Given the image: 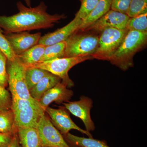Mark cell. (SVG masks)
Wrapping results in <instances>:
<instances>
[{"mask_svg": "<svg viewBox=\"0 0 147 147\" xmlns=\"http://www.w3.org/2000/svg\"><path fill=\"white\" fill-rule=\"evenodd\" d=\"M18 12L10 16H0V29L5 34L51 28L65 18L64 14H49L43 2L34 7L16 3Z\"/></svg>", "mask_w": 147, "mask_h": 147, "instance_id": "6da1fadb", "label": "cell"}, {"mask_svg": "<svg viewBox=\"0 0 147 147\" xmlns=\"http://www.w3.org/2000/svg\"><path fill=\"white\" fill-rule=\"evenodd\" d=\"M147 40V32L129 30L110 61L122 70H127L133 66V57L146 45Z\"/></svg>", "mask_w": 147, "mask_h": 147, "instance_id": "7a4b0ae2", "label": "cell"}, {"mask_svg": "<svg viewBox=\"0 0 147 147\" xmlns=\"http://www.w3.org/2000/svg\"><path fill=\"white\" fill-rule=\"evenodd\" d=\"M99 36L76 31L66 40L65 58L91 56L97 49Z\"/></svg>", "mask_w": 147, "mask_h": 147, "instance_id": "3957f363", "label": "cell"}, {"mask_svg": "<svg viewBox=\"0 0 147 147\" xmlns=\"http://www.w3.org/2000/svg\"><path fill=\"white\" fill-rule=\"evenodd\" d=\"M92 58L91 56H90L59 58L38 63L29 67L44 69L59 77L61 79V82L65 84L67 88H70L74 86V83L69 76V71L76 65Z\"/></svg>", "mask_w": 147, "mask_h": 147, "instance_id": "277c9868", "label": "cell"}, {"mask_svg": "<svg viewBox=\"0 0 147 147\" xmlns=\"http://www.w3.org/2000/svg\"><path fill=\"white\" fill-rule=\"evenodd\" d=\"M128 30L107 28L102 31L99 37L98 45L92 58L110 61L112 56L118 49Z\"/></svg>", "mask_w": 147, "mask_h": 147, "instance_id": "5b68a950", "label": "cell"}, {"mask_svg": "<svg viewBox=\"0 0 147 147\" xmlns=\"http://www.w3.org/2000/svg\"><path fill=\"white\" fill-rule=\"evenodd\" d=\"M27 68L17 57L13 61H7V71L11 97H18L26 99L33 98L30 94L26 82Z\"/></svg>", "mask_w": 147, "mask_h": 147, "instance_id": "8992f818", "label": "cell"}, {"mask_svg": "<svg viewBox=\"0 0 147 147\" xmlns=\"http://www.w3.org/2000/svg\"><path fill=\"white\" fill-rule=\"evenodd\" d=\"M36 129L42 147H71L45 114L40 119Z\"/></svg>", "mask_w": 147, "mask_h": 147, "instance_id": "52a82bcc", "label": "cell"}, {"mask_svg": "<svg viewBox=\"0 0 147 147\" xmlns=\"http://www.w3.org/2000/svg\"><path fill=\"white\" fill-rule=\"evenodd\" d=\"M54 126L63 135H66L71 129H76L89 138H92L91 134L87 130L80 128L74 122L69 115L68 111L65 108L55 109L48 107L45 109Z\"/></svg>", "mask_w": 147, "mask_h": 147, "instance_id": "ba28073f", "label": "cell"}, {"mask_svg": "<svg viewBox=\"0 0 147 147\" xmlns=\"http://www.w3.org/2000/svg\"><path fill=\"white\" fill-rule=\"evenodd\" d=\"M63 104L69 113L81 119L84 123L86 130L90 132L94 130L95 126L91 117L93 101L90 98L83 96L79 100L73 102L69 101Z\"/></svg>", "mask_w": 147, "mask_h": 147, "instance_id": "9c48e42d", "label": "cell"}, {"mask_svg": "<svg viewBox=\"0 0 147 147\" xmlns=\"http://www.w3.org/2000/svg\"><path fill=\"white\" fill-rule=\"evenodd\" d=\"M45 110L37 100L28 107L14 114L15 125L18 127H37L40 119L45 114Z\"/></svg>", "mask_w": 147, "mask_h": 147, "instance_id": "30bf717a", "label": "cell"}, {"mask_svg": "<svg viewBox=\"0 0 147 147\" xmlns=\"http://www.w3.org/2000/svg\"><path fill=\"white\" fill-rule=\"evenodd\" d=\"M129 17L126 14L110 9L100 19L96 21L84 31L101 32L107 28L124 30L126 28Z\"/></svg>", "mask_w": 147, "mask_h": 147, "instance_id": "8fae6325", "label": "cell"}, {"mask_svg": "<svg viewBox=\"0 0 147 147\" xmlns=\"http://www.w3.org/2000/svg\"><path fill=\"white\" fill-rule=\"evenodd\" d=\"M13 52L18 55L38 44L41 33L30 34L28 32L5 34Z\"/></svg>", "mask_w": 147, "mask_h": 147, "instance_id": "7c38bea8", "label": "cell"}, {"mask_svg": "<svg viewBox=\"0 0 147 147\" xmlns=\"http://www.w3.org/2000/svg\"><path fill=\"white\" fill-rule=\"evenodd\" d=\"M82 21L75 17L66 26L41 36L38 44L47 46L63 42L79 28Z\"/></svg>", "mask_w": 147, "mask_h": 147, "instance_id": "4fadbf2b", "label": "cell"}, {"mask_svg": "<svg viewBox=\"0 0 147 147\" xmlns=\"http://www.w3.org/2000/svg\"><path fill=\"white\" fill-rule=\"evenodd\" d=\"M73 95V91L68 89L65 84L61 82L45 92L38 102L45 110L53 102L61 103L68 102Z\"/></svg>", "mask_w": 147, "mask_h": 147, "instance_id": "5bb4252c", "label": "cell"}, {"mask_svg": "<svg viewBox=\"0 0 147 147\" xmlns=\"http://www.w3.org/2000/svg\"><path fill=\"white\" fill-rule=\"evenodd\" d=\"M61 82L59 77L49 72L29 90V93L32 98L38 101L45 92Z\"/></svg>", "mask_w": 147, "mask_h": 147, "instance_id": "9a60e30c", "label": "cell"}, {"mask_svg": "<svg viewBox=\"0 0 147 147\" xmlns=\"http://www.w3.org/2000/svg\"><path fill=\"white\" fill-rule=\"evenodd\" d=\"M111 0H99L94 9L82 21L77 31L84 32L90 26L104 16L110 9Z\"/></svg>", "mask_w": 147, "mask_h": 147, "instance_id": "2e32d148", "label": "cell"}, {"mask_svg": "<svg viewBox=\"0 0 147 147\" xmlns=\"http://www.w3.org/2000/svg\"><path fill=\"white\" fill-rule=\"evenodd\" d=\"M17 133L21 147H42L36 128L18 127Z\"/></svg>", "mask_w": 147, "mask_h": 147, "instance_id": "e0dca14e", "label": "cell"}, {"mask_svg": "<svg viewBox=\"0 0 147 147\" xmlns=\"http://www.w3.org/2000/svg\"><path fill=\"white\" fill-rule=\"evenodd\" d=\"M46 46L38 44L21 55H16L17 58L27 67L39 62Z\"/></svg>", "mask_w": 147, "mask_h": 147, "instance_id": "ac0fdd59", "label": "cell"}, {"mask_svg": "<svg viewBox=\"0 0 147 147\" xmlns=\"http://www.w3.org/2000/svg\"><path fill=\"white\" fill-rule=\"evenodd\" d=\"M63 137L71 147H109L104 141L93 138L79 137L69 132Z\"/></svg>", "mask_w": 147, "mask_h": 147, "instance_id": "d6986e66", "label": "cell"}, {"mask_svg": "<svg viewBox=\"0 0 147 147\" xmlns=\"http://www.w3.org/2000/svg\"><path fill=\"white\" fill-rule=\"evenodd\" d=\"M17 131L12 110L9 109L0 112V133L13 135Z\"/></svg>", "mask_w": 147, "mask_h": 147, "instance_id": "ffe728a7", "label": "cell"}, {"mask_svg": "<svg viewBox=\"0 0 147 147\" xmlns=\"http://www.w3.org/2000/svg\"><path fill=\"white\" fill-rule=\"evenodd\" d=\"M65 47V41L46 46L39 62L64 58Z\"/></svg>", "mask_w": 147, "mask_h": 147, "instance_id": "44dd1931", "label": "cell"}, {"mask_svg": "<svg viewBox=\"0 0 147 147\" xmlns=\"http://www.w3.org/2000/svg\"><path fill=\"white\" fill-rule=\"evenodd\" d=\"M49 73L48 71L42 69L35 67H27L26 72V80L29 91Z\"/></svg>", "mask_w": 147, "mask_h": 147, "instance_id": "7402d4cb", "label": "cell"}, {"mask_svg": "<svg viewBox=\"0 0 147 147\" xmlns=\"http://www.w3.org/2000/svg\"><path fill=\"white\" fill-rule=\"evenodd\" d=\"M126 29L128 30L147 32V13L129 18Z\"/></svg>", "mask_w": 147, "mask_h": 147, "instance_id": "603a6c76", "label": "cell"}, {"mask_svg": "<svg viewBox=\"0 0 147 147\" xmlns=\"http://www.w3.org/2000/svg\"><path fill=\"white\" fill-rule=\"evenodd\" d=\"M147 12V0H131L126 15L132 18Z\"/></svg>", "mask_w": 147, "mask_h": 147, "instance_id": "cb8c5ba5", "label": "cell"}, {"mask_svg": "<svg viewBox=\"0 0 147 147\" xmlns=\"http://www.w3.org/2000/svg\"><path fill=\"white\" fill-rule=\"evenodd\" d=\"M81 5L80 9L75 15V17L82 21L88 16L95 7L97 5L98 0H80Z\"/></svg>", "mask_w": 147, "mask_h": 147, "instance_id": "d4e9b609", "label": "cell"}, {"mask_svg": "<svg viewBox=\"0 0 147 147\" xmlns=\"http://www.w3.org/2000/svg\"><path fill=\"white\" fill-rule=\"evenodd\" d=\"M0 50L6 56L7 60L13 61L16 57L10 44L0 29Z\"/></svg>", "mask_w": 147, "mask_h": 147, "instance_id": "484cf974", "label": "cell"}, {"mask_svg": "<svg viewBox=\"0 0 147 147\" xmlns=\"http://www.w3.org/2000/svg\"><path fill=\"white\" fill-rule=\"evenodd\" d=\"M36 100L33 98L31 99H26L18 97H11V109L13 111V114H16L24 108L28 107Z\"/></svg>", "mask_w": 147, "mask_h": 147, "instance_id": "4316f807", "label": "cell"}, {"mask_svg": "<svg viewBox=\"0 0 147 147\" xmlns=\"http://www.w3.org/2000/svg\"><path fill=\"white\" fill-rule=\"evenodd\" d=\"M6 56L0 50V86L5 88L8 85V74L7 71Z\"/></svg>", "mask_w": 147, "mask_h": 147, "instance_id": "83f0119b", "label": "cell"}, {"mask_svg": "<svg viewBox=\"0 0 147 147\" xmlns=\"http://www.w3.org/2000/svg\"><path fill=\"white\" fill-rule=\"evenodd\" d=\"M11 96L10 93L0 86V112L11 108Z\"/></svg>", "mask_w": 147, "mask_h": 147, "instance_id": "f1b7e54d", "label": "cell"}, {"mask_svg": "<svg viewBox=\"0 0 147 147\" xmlns=\"http://www.w3.org/2000/svg\"><path fill=\"white\" fill-rule=\"evenodd\" d=\"M131 0H111V10L126 14Z\"/></svg>", "mask_w": 147, "mask_h": 147, "instance_id": "f546056e", "label": "cell"}, {"mask_svg": "<svg viewBox=\"0 0 147 147\" xmlns=\"http://www.w3.org/2000/svg\"><path fill=\"white\" fill-rule=\"evenodd\" d=\"M13 135L0 133V147H7L10 144Z\"/></svg>", "mask_w": 147, "mask_h": 147, "instance_id": "4dcf8cb0", "label": "cell"}, {"mask_svg": "<svg viewBox=\"0 0 147 147\" xmlns=\"http://www.w3.org/2000/svg\"><path fill=\"white\" fill-rule=\"evenodd\" d=\"M7 147H22L19 142L17 131L13 134L10 144Z\"/></svg>", "mask_w": 147, "mask_h": 147, "instance_id": "1f68e13d", "label": "cell"}, {"mask_svg": "<svg viewBox=\"0 0 147 147\" xmlns=\"http://www.w3.org/2000/svg\"><path fill=\"white\" fill-rule=\"evenodd\" d=\"M24 1L26 2L28 7H31V0H24Z\"/></svg>", "mask_w": 147, "mask_h": 147, "instance_id": "d6a6232c", "label": "cell"}, {"mask_svg": "<svg viewBox=\"0 0 147 147\" xmlns=\"http://www.w3.org/2000/svg\"><path fill=\"white\" fill-rule=\"evenodd\" d=\"M98 1H99V0H98Z\"/></svg>", "mask_w": 147, "mask_h": 147, "instance_id": "836d02e7", "label": "cell"}]
</instances>
